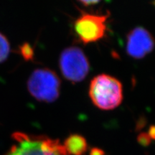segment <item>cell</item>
Instances as JSON below:
<instances>
[{"mask_svg": "<svg viewBox=\"0 0 155 155\" xmlns=\"http://www.w3.org/2000/svg\"><path fill=\"white\" fill-rule=\"evenodd\" d=\"M88 94L93 104L97 108L108 111L117 108L121 104L123 86L116 78L101 74L91 81Z\"/></svg>", "mask_w": 155, "mask_h": 155, "instance_id": "obj_1", "label": "cell"}, {"mask_svg": "<svg viewBox=\"0 0 155 155\" xmlns=\"http://www.w3.org/2000/svg\"><path fill=\"white\" fill-rule=\"evenodd\" d=\"M89 155H106V153L102 149L94 147V148L91 149Z\"/></svg>", "mask_w": 155, "mask_h": 155, "instance_id": "obj_11", "label": "cell"}, {"mask_svg": "<svg viewBox=\"0 0 155 155\" xmlns=\"http://www.w3.org/2000/svg\"><path fill=\"white\" fill-rule=\"evenodd\" d=\"M150 136L151 139L155 140V125H152L149 129V131L147 133Z\"/></svg>", "mask_w": 155, "mask_h": 155, "instance_id": "obj_13", "label": "cell"}, {"mask_svg": "<svg viewBox=\"0 0 155 155\" xmlns=\"http://www.w3.org/2000/svg\"><path fill=\"white\" fill-rule=\"evenodd\" d=\"M109 14L94 15L83 12L74 22L75 33L83 44H89L101 40L107 30Z\"/></svg>", "mask_w": 155, "mask_h": 155, "instance_id": "obj_5", "label": "cell"}, {"mask_svg": "<svg viewBox=\"0 0 155 155\" xmlns=\"http://www.w3.org/2000/svg\"><path fill=\"white\" fill-rule=\"evenodd\" d=\"M10 51V45L7 38L0 32V63L5 61Z\"/></svg>", "mask_w": 155, "mask_h": 155, "instance_id": "obj_8", "label": "cell"}, {"mask_svg": "<svg viewBox=\"0 0 155 155\" xmlns=\"http://www.w3.org/2000/svg\"><path fill=\"white\" fill-rule=\"evenodd\" d=\"M61 86L60 78L49 68L35 70L28 81V88L31 96L45 103H52L58 99Z\"/></svg>", "mask_w": 155, "mask_h": 155, "instance_id": "obj_3", "label": "cell"}, {"mask_svg": "<svg viewBox=\"0 0 155 155\" xmlns=\"http://www.w3.org/2000/svg\"><path fill=\"white\" fill-rule=\"evenodd\" d=\"M137 141L142 147H146L150 146L152 139H151L148 134L146 132H141L137 137Z\"/></svg>", "mask_w": 155, "mask_h": 155, "instance_id": "obj_10", "label": "cell"}, {"mask_svg": "<svg viewBox=\"0 0 155 155\" xmlns=\"http://www.w3.org/2000/svg\"><path fill=\"white\" fill-rule=\"evenodd\" d=\"M12 137L17 144L7 155H68L58 139L21 132L13 134Z\"/></svg>", "mask_w": 155, "mask_h": 155, "instance_id": "obj_2", "label": "cell"}, {"mask_svg": "<svg viewBox=\"0 0 155 155\" xmlns=\"http://www.w3.org/2000/svg\"><path fill=\"white\" fill-rule=\"evenodd\" d=\"M19 53L25 61H31L34 58V50L29 43H24L19 47Z\"/></svg>", "mask_w": 155, "mask_h": 155, "instance_id": "obj_9", "label": "cell"}, {"mask_svg": "<svg viewBox=\"0 0 155 155\" xmlns=\"http://www.w3.org/2000/svg\"><path fill=\"white\" fill-rule=\"evenodd\" d=\"M59 67L65 78L73 83L84 80L90 71V64L84 52L75 46L65 48L62 52Z\"/></svg>", "mask_w": 155, "mask_h": 155, "instance_id": "obj_4", "label": "cell"}, {"mask_svg": "<svg viewBox=\"0 0 155 155\" xmlns=\"http://www.w3.org/2000/svg\"><path fill=\"white\" fill-rule=\"evenodd\" d=\"M101 1V0H78V2H80L82 5L86 6V7L97 5V4L99 3Z\"/></svg>", "mask_w": 155, "mask_h": 155, "instance_id": "obj_12", "label": "cell"}, {"mask_svg": "<svg viewBox=\"0 0 155 155\" xmlns=\"http://www.w3.org/2000/svg\"><path fill=\"white\" fill-rule=\"evenodd\" d=\"M63 147L68 155H84L88 150L86 139L78 134L68 137L64 141Z\"/></svg>", "mask_w": 155, "mask_h": 155, "instance_id": "obj_7", "label": "cell"}, {"mask_svg": "<svg viewBox=\"0 0 155 155\" xmlns=\"http://www.w3.org/2000/svg\"><path fill=\"white\" fill-rule=\"evenodd\" d=\"M155 47L152 34L142 27H137L127 37V53L131 58L141 59L152 53Z\"/></svg>", "mask_w": 155, "mask_h": 155, "instance_id": "obj_6", "label": "cell"}]
</instances>
